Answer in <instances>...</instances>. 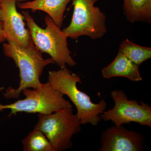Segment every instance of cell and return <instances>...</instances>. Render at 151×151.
<instances>
[{
  "mask_svg": "<svg viewBox=\"0 0 151 151\" xmlns=\"http://www.w3.org/2000/svg\"><path fill=\"white\" fill-rule=\"evenodd\" d=\"M111 97L114 102L112 109L100 115L105 122L111 121L115 126H121L132 122L151 127V107L143 101L129 100L122 90H113Z\"/></svg>",
  "mask_w": 151,
  "mask_h": 151,
  "instance_id": "7",
  "label": "cell"
},
{
  "mask_svg": "<svg viewBox=\"0 0 151 151\" xmlns=\"http://www.w3.org/2000/svg\"><path fill=\"white\" fill-rule=\"evenodd\" d=\"M5 55L13 60L19 70L20 82L17 89L9 86L3 93L7 99H17L24 89L39 88L42 83L40 78L47 65L54 63L51 58L44 59L31 40L26 46H21L8 42L3 45Z\"/></svg>",
  "mask_w": 151,
  "mask_h": 151,
  "instance_id": "1",
  "label": "cell"
},
{
  "mask_svg": "<svg viewBox=\"0 0 151 151\" xmlns=\"http://www.w3.org/2000/svg\"><path fill=\"white\" fill-rule=\"evenodd\" d=\"M0 20L1 21L2 20V14H1V0H0Z\"/></svg>",
  "mask_w": 151,
  "mask_h": 151,
  "instance_id": "16",
  "label": "cell"
},
{
  "mask_svg": "<svg viewBox=\"0 0 151 151\" xmlns=\"http://www.w3.org/2000/svg\"><path fill=\"white\" fill-rule=\"evenodd\" d=\"M71 0H33L19 3V8L22 9H30L32 12H45L60 28L63 26V15L68 3Z\"/></svg>",
  "mask_w": 151,
  "mask_h": 151,
  "instance_id": "11",
  "label": "cell"
},
{
  "mask_svg": "<svg viewBox=\"0 0 151 151\" xmlns=\"http://www.w3.org/2000/svg\"><path fill=\"white\" fill-rule=\"evenodd\" d=\"M15 0H1L3 29L6 40L21 46H26L31 40L24 19L17 9Z\"/></svg>",
  "mask_w": 151,
  "mask_h": 151,
  "instance_id": "9",
  "label": "cell"
},
{
  "mask_svg": "<svg viewBox=\"0 0 151 151\" xmlns=\"http://www.w3.org/2000/svg\"><path fill=\"white\" fill-rule=\"evenodd\" d=\"M99 0H71L73 12L70 24L63 30L67 37L77 39L83 36L92 40L103 37L108 32L107 17L98 7Z\"/></svg>",
  "mask_w": 151,
  "mask_h": 151,
  "instance_id": "6",
  "label": "cell"
},
{
  "mask_svg": "<svg viewBox=\"0 0 151 151\" xmlns=\"http://www.w3.org/2000/svg\"><path fill=\"white\" fill-rule=\"evenodd\" d=\"M145 139L139 132L126 129L123 126H113L103 131L99 151H141Z\"/></svg>",
  "mask_w": 151,
  "mask_h": 151,
  "instance_id": "8",
  "label": "cell"
},
{
  "mask_svg": "<svg viewBox=\"0 0 151 151\" xmlns=\"http://www.w3.org/2000/svg\"><path fill=\"white\" fill-rule=\"evenodd\" d=\"M23 94L25 98L11 104L0 103V112L5 109L11 110L9 116L19 113L49 114L72 107L70 102L65 100L63 94L55 89L48 81L35 89L27 88Z\"/></svg>",
  "mask_w": 151,
  "mask_h": 151,
  "instance_id": "4",
  "label": "cell"
},
{
  "mask_svg": "<svg viewBox=\"0 0 151 151\" xmlns=\"http://www.w3.org/2000/svg\"><path fill=\"white\" fill-rule=\"evenodd\" d=\"M22 15L27 24L32 40L41 52L49 55L60 68L76 65L68 47L67 37L49 16L45 17L46 27L43 29L38 25L34 19L27 11Z\"/></svg>",
  "mask_w": 151,
  "mask_h": 151,
  "instance_id": "3",
  "label": "cell"
},
{
  "mask_svg": "<svg viewBox=\"0 0 151 151\" xmlns=\"http://www.w3.org/2000/svg\"><path fill=\"white\" fill-rule=\"evenodd\" d=\"M119 51L122 52L132 62L139 66L151 58V47L140 46L128 39L121 43Z\"/></svg>",
  "mask_w": 151,
  "mask_h": 151,
  "instance_id": "13",
  "label": "cell"
},
{
  "mask_svg": "<svg viewBox=\"0 0 151 151\" xmlns=\"http://www.w3.org/2000/svg\"><path fill=\"white\" fill-rule=\"evenodd\" d=\"M24 151H56L40 130L33 129L22 140Z\"/></svg>",
  "mask_w": 151,
  "mask_h": 151,
  "instance_id": "14",
  "label": "cell"
},
{
  "mask_svg": "<svg viewBox=\"0 0 151 151\" xmlns=\"http://www.w3.org/2000/svg\"><path fill=\"white\" fill-rule=\"evenodd\" d=\"M73 107L49 114H38L33 129L40 130L46 136L56 151L72 147L73 135L81 131V124Z\"/></svg>",
  "mask_w": 151,
  "mask_h": 151,
  "instance_id": "5",
  "label": "cell"
},
{
  "mask_svg": "<svg viewBox=\"0 0 151 151\" xmlns=\"http://www.w3.org/2000/svg\"><path fill=\"white\" fill-rule=\"evenodd\" d=\"M139 66L119 51L114 60L102 69V76L105 78L124 77L131 81H140L142 78L140 73Z\"/></svg>",
  "mask_w": 151,
  "mask_h": 151,
  "instance_id": "10",
  "label": "cell"
},
{
  "mask_svg": "<svg viewBox=\"0 0 151 151\" xmlns=\"http://www.w3.org/2000/svg\"><path fill=\"white\" fill-rule=\"evenodd\" d=\"M6 40L5 35L3 29V23L0 20V44Z\"/></svg>",
  "mask_w": 151,
  "mask_h": 151,
  "instance_id": "15",
  "label": "cell"
},
{
  "mask_svg": "<svg viewBox=\"0 0 151 151\" xmlns=\"http://www.w3.org/2000/svg\"><path fill=\"white\" fill-rule=\"evenodd\" d=\"M15 1L17 3H20L22 1H24V0H15Z\"/></svg>",
  "mask_w": 151,
  "mask_h": 151,
  "instance_id": "17",
  "label": "cell"
},
{
  "mask_svg": "<svg viewBox=\"0 0 151 151\" xmlns=\"http://www.w3.org/2000/svg\"><path fill=\"white\" fill-rule=\"evenodd\" d=\"M124 16L132 23L151 22V0H124Z\"/></svg>",
  "mask_w": 151,
  "mask_h": 151,
  "instance_id": "12",
  "label": "cell"
},
{
  "mask_svg": "<svg viewBox=\"0 0 151 151\" xmlns=\"http://www.w3.org/2000/svg\"><path fill=\"white\" fill-rule=\"evenodd\" d=\"M48 81L55 89L69 97L77 110L76 115L81 124L97 126L102 120L100 115L106 111L107 102L103 99L98 103H93L89 95L80 91L77 83L81 84L79 76L67 68L48 72Z\"/></svg>",
  "mask_w": 151,
  "mask_h": 151,
  "instance_id": "2",
  "label": "cell"
}]
</instances>
